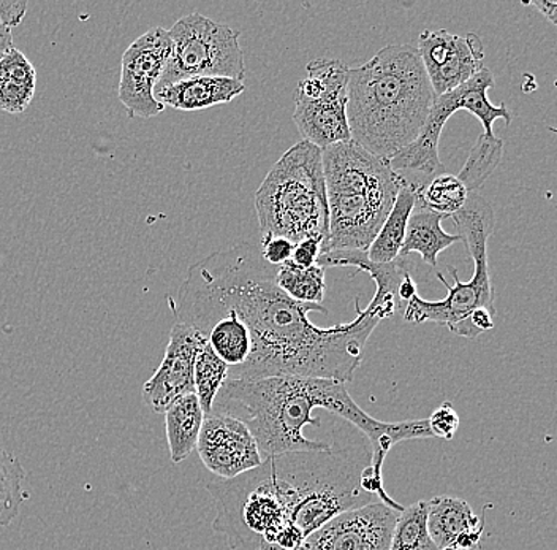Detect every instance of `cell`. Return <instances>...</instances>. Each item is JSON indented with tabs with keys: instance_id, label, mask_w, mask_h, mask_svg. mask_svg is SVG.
Returning <instances> with one entry per match:
<instances>
[{
	"instance_id": "cell-9",
	"label": "cell",
	"mask_w": 557,
	"mask_h": 550,
	"mask_svg": "<svg viewBox=\"0 0 557 550\" xmlns=\"http://www.w3.org/2000/svg\"><path fill=\"white\" fill-rule=\"evenodd\" d=\"M493 86V72L485 68L459 88L442 94V96H435L433 108H431L430 117H428L420 137L389 160L393 169L399 173L403 170H413V172H420L426 176L444 173V163L438 158V142H441L445 124L456 111L466 110L479 118L485 129L483 134L486 135H494L493 124L496 120H504L505 124L510 125L513 121V113L504 103L503 106H493L487 99V90Z\"/></svg>"
},
{
	"instance_id": "cell-34",
	"label": "cell",
	"mask_w": 557,
	"mask_h": 550,
	"mask_svg": "<svg viewBox=\"0 0 557 550\" xmlns=\"http://www.w3.org/2000/svg\"><path fill=\"white\" fill-rule=\"evenodd\" d=\"M13 48V38H12V29L3 26L0 23V58L7 53V51L12 50Z\"/></svg>"
},
{
	"instance_id": "cell-4",
	"label": "cell",
	"mask_w": 557,
	"mask_h": 550,
	"mask_svg": "<svg viewBox=\"0 0 557 550\" xmlns=\"http://www.w3.org/2000/svg\"><path fill=\"white\" fill-rule=\"evenodd\" d=\"M435 94L412 45H388L350 69L347 118L351 140L392 160L420 137Z\"/></svg>"
},
{
	"instance_id": "cell-27",
	"label": "cell",
	"mask_w": 557,
	"mask_h": 550,
	"mask_svg": "<svg viewBox=\"0 0 557 550\" xmlns=\"http://www.w3.org/2000/svg\"><path fill=\"white\" fill-rule=\"evenodd\" d=\"M389 550H438L428 530V501L404 506L393 530Z\"/></svg>"
},
{
	"instance_id": "cell-30",
	"label": "cell",
	"mask_w": 557,
	"mask_h": 550,
	"mask_svg": "<svg viewBox=\"0 0 557 550\" xmlns=\"http://www.w3.org/2000/svg\"><path fill=\"white\" fill-rule=\"evenodd\" d=\"M295 243L290 240L281 239V236H261L260 250L261 257L270 266L281 267L294 256Z\"/></svg>"
},
{
	"instance_id": "cell-26",
	"label": "cell",
	"mask_w": 557,
	"mask_h": 550,
	"mask_svg": "<svg viewBox=\"0 0 557 550\" xmlns=\"http://www.w3.org/2000/svg\"><path fill=\"white\" fill-rule=\"evenodd\" d=\"M503 155L504 142L500 138L496 135H480L458 175L469 193H476L485 184L503 160Z\"/></svg>"
},
{
	"instance_id": "cell-16",
	"label": "cell",
	"mask_w": 557,
	"mask_h": 550,
	"mask_svg": "<svg viewBox=\"0 0 557 550\" xmlns=\"http://www.w3.org/2000/svg\"><path fill=\"white\" fill-rule=\"evenodd\" d=\"M246 85L226 76H191L157 90L156 99L163 107L181 111H198L230 103L242 96Z\"/></svg>"
},
{
	"instance_id": "cell-17",
	"label": "cell",
	"mask_w": 557,
	"mask_h": 550,
	"mask_svg": "<svg viewBox=\"0 0 557 550\" xmlns=\"http://www.w3.org/2000/svg\"><path fill=\"white\" fill-rule=\"evenodd\" d=\"M483 528L485 513L479 517L461 498L442 496L428 501V530L438 550L455 549L459 538Z\"/></svg>"
},
{
	"instance_id": "cell-15",
	"label": "cell",
	"mask_w": 557,
	"mask_h": 550,
	"mask_svg": "<svg viewBox=\"0 0 557 550\" xmlns=\"http://www.w3.org/2000/svg\"><path fill=\"white\" fill-rule=\"evenodd\" d=\"M203 340L207 338L190 327L174 323L162 364L143 386V400L149 408L165 414L177 399L195 393V357Z\"/></svg>"
},
{
	"instance_id": "cell-35",
	"label": "cell",
	"mask_w": 557,
	"mask_h": 550,
	"mask_svg": "<svg viewBox=\"0 0 557 550\" xmlns=\"http://www.w3.org/2000/svg\"><path fill=\"white\" fill-rule=\"evenodd\" d=\"M445 550H459V549H445Z\"/></svg>"
},
{
	"instance_id": "cell-11",
	"label": "cell",
	"mask_w": 557,
	"mask_h": 550,
	"mask_svg": "<svg viewBox=\"0 0 557 550\" xmlns=\"http://www.w3.org/2000/svg\"><path fill=\"white\" fill-rule=\"evenodd\" d=\"M169 30L152 27L139 36L122 54L117 96L132 118H154L165 107L156 99V88L172 58Z\"/></svg>"
},
{
	"instance_id": "cell-23",
	"label": "cell",
	"mask_w": 557,
	"mask_h": 550,
	"mask_svg": "<svg viewBox=\"0 0 557 550\" xmlns=\"http://www.w3.org/2000/svg\"><path fill=\"white\" fill-rule=\"evenodd\" d=\"M469 194L458 175L448 173H441L433 180L417 183V205L445 218L458 213L468 201Z\"/></svg>"
},
{
	"instance_id": "cell-19",
	"label": "cell",
	"mask_w": 557,
	"mask_h": 550,
	"mask_svg": "<svg viewBox=\"0 0 557 550\" xmlns=\"http://www.w3.org/2000/svg\"><path fill=\"white\" fill-rule=\"evenodd\" d=\"M416 205L417 183H410L407 180L406 184L400 187L395 205H393L388 218L383 222L381 231L366 250L369 262L383 266V264L398 259L404 240H406L407 225H409L412 211L416 210Z\"/></svg>"
},
{
	"instance_id": "cell-8",
	"label": "cell",
	"mask_w": 557,
	"mask_h": 550,
	"mask_svg": "<svg viewBox=\"0 0 557 550\" xmlns=\"http://www.w3.org/2000/svg\"><path fill=\"white\" fill-rule=\"evenodd\" d=\"M169 34L173 41L172 58L156 93L191 76H226L244 82L242 33L230 24L195 12L177 20Z\"/></svg>"
},
{
	"instance_id": "cell-10",
	"label": "cell",
	"mask_w": 557,
	"mask_h": 550,
	"mask_svg": "<svg viewBox=\"0 0 557 550\" xmlns=\"http://www.w3.org/2000/svg\"><path fill=\"white\" fill-rule=\"evenodd\" d=\"M350 68L339 59L317 58L295 94L294 121L302 140L325 149L351 140L347 118Z\"/></svg>"
},
{
	"instance_id": "cell-1",
	"label": "cell",
	"mask_w": 557,
	"mask_h": 550,
	"mask_svg": "<svg viewBox=\"0 0 557 550\" xmlns=\"http://www.w3.org/2000/svg\"><path fill=\"white\" fill-rule=\"evenodd\" d=\"M350 266L366 271L377 285L368 308L355 298L354 320L322 329L309 313L329 315L315 303L296 302L277 284V267L261 257L260 245L244 242L226 246L198 260L187 270L172 309L177 322L200 333L221 313L235 311L249 327L252 354L228 379L296 378L351 382L361 362L366 341L383 319L399 311V284L412 273L413 264L398 257L389 264L369 262L368 254L350 257Z\"/></svg>"
},
{
	"instance_id": "cell-32",
	"label": "cell",
	"mask_w": 557,
	"mask_h": 550,
	"mask_svg": "<svg viewBox=\"0 0 557 550\" xmlns=\"http://www.w3.org/2000/svg\"><path fill=\"white\" fill-rule=\"evenodd\" d=\"M27 12V2L24 0H2L0 2V23L13 29L23 23Z\"/></svg>"
},
{
	"instance_id": "cell-6",
	"label": "cell",
	"mask_w": 557,
	"mask_h": 550,
	"mask_svg": "<svg viewBox=\"0 0 557 550\" xmlns=\"http://www.w3.org/2000/svg\"><path fill=\"white\" fill-rule=\"evenodd\" d=\"M256 211L261 236L325 243L330 211L322 149L301 140L285 151L257 190Z\"/></svg>"
},
{
	"instance_id": "cell-28",
	"label": "cell",
	"mask_w": 557,
	"mask_h": 550,
	"mask_svg": "<svg viewBox=\"0 0 557 550\" xmlns=\"http://www.w3.org/2000/svg\"><path fill=\"white\" fill-rule=\"evenodd\" d=\"M24 478L26 473L16 455L0 448V527L12 524L20 514L27 497Z\"/></svg>"
},
{
	"instance_id": "cell-24",
	"label": "cell",
	"mask_w": 557,
	"mask_h": 550,
	"mask_svg": "<svg viewBox=\"0 0 557 550\" xmlns=\"http://www.w3.org/2000/svg\"><path fill=\"white\" fill-rule=\"evenodd\" d=\"M228 365L221 360L211 350L208 341L203 340V343L198 347L197 357H195L194 386L195 395L200 400L205 414L212 413L215 396L219 395L225 382L228 381Z\"/></svg>"
},
{
	"instance_id": "cell-14",
	"label": "cell",
	"mask_w": 557,
	"mask_h": 550,
	"mask_svg": "<svg viewBox=\"0 0 557 550\" xmlns=\"http://www.w3.org/2000/svg\"><path fill=\"white\" fill-rule=\"evenodd\" d=\"M197 452L209 472L225 480L252 472L264 462L252 431L228 414L205 416Z\"/></svg>"
},
{
	"instance_id": "cell-3",
	"label": "cell",
	"mask_w": 557,
	"mask_h": 550,
	"mask_svg": "<svg viewBox=\"0 0 557 550\" xmlns=\"http://www.w3.org/2000/svg\"><path fill=\"white\" fill-rule=\"evenodd\" d=\"M322 408L361 431L372 449V468L383 475L393 445L407 440L434 438L428 419L381 423L366 414L343 382L333 379L273 378L228 379L215 396L212 413L228 414L249 427L264 461L288 452L329 451L333 444L309 440L305 428L320 427L312 411Z\"/></svg>"
},
{
	"instance_id": "cell-22",
	"label": "cell",
	"mask_w": 557,
	"mask_h": 550,
	"mask_svg": "<svg viewBox=\"0 0 557 550\" xmlns=\"http://www.w3.org/2000/svg\"><path fill=\"white\" fill-rule=\"evenodd\" d=\"M37 72L33 62L16 47L0 58V110L21 114L33 102Z\"/></svg>"
},
{
	"instance_id": "cell-21",
	"label": "cell",
	"mask_w": 557,
	"mask_h": 550,
	"mask_svg": "<svg viewBox=\"0 0 557 550\" xmlns=\"http://www.w3.org/2000/svg\"><path fill=\"white\" fill-rule=\"evenodd\" d=\"M200 335L207 338L211 350L228 365L230 370L243 367L252 354L249 327L232 309L209 320Z\"/></svg>"
},
{
	"instance_id": "cell-25",
	"label": "cell",
	"mask_w": 557,
	"mask_h": 550,
	"mask_svg": "<svg viewBox=\"0 0 557 550\" xmlns=\"http://www.w3.org/2000/svg\"><path fill=\"white\" fill-rule=\"evenodd\" d=\"M325 270L320 266L298 267L288 260L277 267L276 280L278 288L294 301L322 305L325 298Z\"/></svg>"
},
{
	"instance_id": "cell-5",
	"label": "cell",
	"mask_w": 557,
	"mask_h": 550,
	"mask_svg": "<svg viewBox=\"0 0 557 550\" xmlns=\"http://www.w3.org/2000/svg\"><path fill=\"white\" fill-rule=\"evenodd\" d=\"M330 231L322 254L368 250L407 178L354 140L322 149Z\"/></svg>"
},
{
	"instance_id": "cell-13",
	"label": "cell",
	"mask_w": 557,
	"mask_h": 550,
	"mask_svg": "<svg viewBox=\"0 0 557 550\" xmlns=\"http://www.w3.org/2000/svg\"><path fill=\"white\" fill-rule=\"evenodd\" d=\"M399 514L383 501L348 510L313 531L299 550H389Z\"/></svg>"
},
{
	"instance_id": "cell-7",
	"label": "cell",
	"mask_w": 557,
	"mask_h": 550,
	"mask_svg": "<svg viewBox=\"0 0 557 550\" xmlns=\"http://www.w3.org/2000/svg\"><path fill=\"white\" fill-rule=\"evenodd\" d=\"M461 242L468 248L473 260V277L468 283L459 280L458 270L448 267L455 285L437 271V280L447 288L444 301L430 302L416 295L406 305L404 320L410 323L434 322L441 326H458L469 318L470 313L486 308L496 313L494 288L491 283L490 262H487V242L496 228V215L485 197L470 193L465 207L451 216Z\"/></svg>"
},
{
	"instance_id": "cell-12",
	"label": "cell",
	"mask_w": 557,
	"mask_h": 550,
	"mask_svg": "<svg viewBox=\"0 0 557 550\" xmlns=\"http://www.w3.org/2000/svg\"><path fill=\"white\" fill-rule=\"evenodd\" d=\"M418 53L435 96L450 93L485 69V47L476 34L456 36L448 30H423Z\"/></svg>"
},
{
	"instance_id": "cell-18",
	"label": "cell",
	"mask_w": 557,
	"mask_h": 550,
	"mask_svg": "<svg viewBox=\"0 0 557 550\" xmlns=\"http://www.w3.org/2000/svg\"><path fill=\"white\" fill-rule=\"evenodd\" d=\"M444 219L445 216L416 205V210L412 211L407 225L406 240L399 257H409L410 254L417 253L426 266L437 267L438 254L450 248L455 243L461 242L458 233H448L442 229Z\"/></svg>"
},
{
	"instance_id": "cell-2",
	"label": "cell",
	"mask_w": 557,
	"mask_h": 550,
	"mask_svg": "<svg viewBox=\"0 0 557 550\" xmlns=\"http://www.w3.org/2000/svg\"><path fill=\"white\" fill-rule=\"evenodd\" d=\"M207 489L218 503L212 530L232 550H299L348 510L375 501L404 510L386 493L371 444L363 443L274 455L238 478L211 479Z\"/></svg>"
},
{
	"instance_id": "cell-29",
	"label": "cell",
	"mask_w": 557,
	"mask_h": 550,
	"mask_svg": "<svg viewBox=\"0 0 557 550\" xmlns=\"http://www.w3.org/2000/svg\"><path fill=\"white\" fill-rule=\"evenodd\" d=\"M428 424H430V430L434 438L453 440L459 428V414L453 408L450 402H445L431 414Z\"/></svg>"
},
{
	"instance_id": "cell-33",
	"label": "cell",
	"mask_w": 557,
	"mask_h": 550,
	"mask_svg": "<svg viewBox=\"0 0 557 550\" xmlns=\"http://www.w3.org/2000/svg\"><path fill=\"white\" fill-rule=\"evenodd\" d=\"M529 5L535 7L553 26L557 27V2H548V0H534Z\"/></svg>"
},
{
	"instance_id": "cell-20",
	"label": "cell",
	"mask_w": 557,
	"mask_h": 550,
	"mask_svg": "<svg viewBox=\"0 0 557 550\" xmlns=\"http://www.w3.org/2000/svg\"><path fill=\"white\" fill-rule=\"evenodd\" d=\"M205 416L207 414L195 393L181 396L165 411L166 440L174 463L186 461L197 449Z\"/></svg>"
},
{
	"instance_id": "cell-31",
	"label": "cell",
	"mask_w": 557,
	"mask_h": 550,
	"mask_svg": "<svg viewBox=\"0 0 557 550\" xmlns=\"http://www.w3.org/2000/svg\"><path fill=\"white\" fill-rule=\"evenodd\" d=\"M323 240L308 239L302 242L296 243L292 262L295 266L309 268L317 266L319 257L322 256Z\"/></svg>"
}]
</instances>
